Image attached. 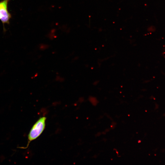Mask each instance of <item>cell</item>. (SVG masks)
<instances>
[{"instance_id":"cell-2","label":"cell","mask_w":165,"mask_h":165,"mask_svg":"<svg viewBox=\"0 0 165 165\" xmlns=\"http://www.w3.org/2000/svg\"><path fill=\"white\" fill-rule=\"evenodd\" d=\"M9 0H3L0 2V20L4 26L5 24H9L11 17L8 10V4Z\"/></svg>"},{"instance_id":"cell-3","label":"cell","mask_w":165,"mask_h":165,"mask_svg":"<svg viewBox=\"0 0 165 165\" xmlns=\"http://www.w3.org/2000/svg\"><path fill=\"white\" fill-rule=\"evenodd\" d=\"M49 47L48 45L45 44H41L39 46V49L41 50H44L47 49Z\"/></svg>"},{"instance_id":"cell-4","label":"cell","mask_w":165,"mask_h":165,"mask_svg":"<svg viewBox=\"0 0 165 165\" xmlns=\"http://www.w3.org/2000/svg\"><path fill=\"white\" fill-rule=\"evenodd\" d=\"M55 80L57 81L62 82L64 81V79L59 75H57L56 76Z\"/></svg>"},{"instance_id":"cell-1","label":"cell","mask_w":165,"mask_h":165,"mask_svg":"<svg viewBox=\"0 0 165 165\" xmlns=\"http://www.w3.org/2000/svg\"><path fill=\"white\" fill-rule=\"evenodd\" d=\"M46 119V117H41L33 126L28 135V143L25 148L28 147L31 141L37 138L42 133L45 127Z\"/></svg>"}]
</instances>
